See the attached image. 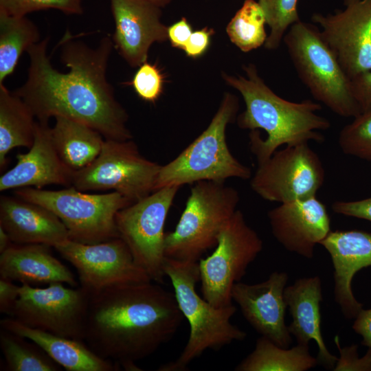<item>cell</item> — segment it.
Segmentation results:
<instances>
[{"instance_id": "obj_5", "label": "cell", "mask_w": 371, "mask_h": 371, "mask_svg": "<svg viewBox=\"0 0 371 371\" xmlns=\"http://www.w3.org/2000/svg\"><path fill=\"white\" fill-rule=\"evenodd\" d=\"M238 109V98L225 93L206 129L177 157L161 166L155 191L203 181L249 179L250 168L233 156L226 142L227 126L236 118Z\"/></svg>"}, {"instance_id": "obj_31", "label": "cell", "mask_w": 371, "mask_h": 371, "mask_svg": "<svg viewBox=\"0 0 371 371\" xmlns=\"http://www.w3.org/2000/svg\"><path fill=\"white\" fill-rule=\"evenodd\" d=\"M270 32L265 43L267 49H278L289 28L300 21L297 0H258Z\"/></svg>"}, {"instance_id": "obj_29", "label": "cell", "mask_w": 371, "mask_h": 371, "mask_svg": "<svg viewBox=\"0 0 371 371\" xmlns=\"http://www.w3.org/2000/svg\"><path fill=\"white\" fill-rule=\"evenodd\" d=\"M1 328L0 347L6 370L10 371H58L61 367L38 345Z\"/></svg>"}, {"instance_id": "obj_36", "label": "cell", "mask_w": 371, "mask_h": 371, "mask_svg": "<svg viewBox=\"0 0 371 371\" xmlns=\"http://www.w3.org/2000/svg\"><path fill=\"white\" fill-rule=\"evenodd\" d=\"M332 210L338 214L371 222V196L357 201H336Z\"/></svg>"}, {"instance_id": "obj_25", "label": "cell", "mask_w": 371, "mask_h": 371, "mask_svg": "<svg viewBox=\"0 0 371 371\" xmlns=\"http://www.w3.org/2000/svg\"><path fill=\"white\" fill-rule=\"evenodd\" d=\"M51 129L54 146L72 170L89 166L101 152L105 138L94 128L64 117H56Z\"/></svg>"}, {"instance_id": "obj_37", "label": "cell", "mask_w": 371, "mask_h": 371, "mask_svg": "<svg viewBox=\"0 0 371 371\" xmlns=\"http://www.w3.org/2000/svg\"><path fill=\"white\" fill-rule=\"evenodd\" d=\"M214 33V30L207 27L192 32L183 48L186 55L192 58L201 56L207 50Z\"/></svg>"}, {"instance_id": "obj_7", "label": "cell", "mask_w": 371, "mask_h": 371, "mask_svg": "<svg viewBox=\"0 0 371 371\" xmlns=\"http://www.w3.org/2000/svg\"><path fill=\"white\" fill-rule=\"evenodd\" d=\"M239 201L238 191L225 182L195 183L175 229L166 233V257L198 262L204 253L215 247Z\"/></svg>"}, {"instance_id": "obj_35", "label": "cell", "mask_w": 371, "mask_h": 371, "mask_svg": "<svg viewBox=\"0 0 371 371\" xmlns=\"http://www.w3.org/2000/svg\"><path fill=\"white\" fill-rule=\"evenodd\" d=\"M335 342L339 351L340 357L338 358L333 370H371V351L368 350L363 357H359L357 350L358 346L352 345L341 348L337 337L335 338Z\"/></svg>"}, {"instance_id": "obj_42", "label": "cell", "mask_w": 371, "mask_h": 371, "mask_svg": "<svg viewBox=\"0 0 371 371\" xmlns=\"http://www.w3.org/2000/svg\"><path fill=\"white\" fill-rule=\"evenodd\" d=\"M13 244L9 234L0 226V254L5 251Z\"/></svg>"}, {"instance_id": "obj_2", "label": "cell", "mask_w": 371, "mask_h": 371, "mask_svg": "<svg viewBox=\"0 0 371 371\" xmlns=\"http://www.w3.org/2000/svg\"><path fill=\"white\" fill-rule=\"evenodd\" d=\"M90 294L84 341L100 357L126 370L169 341L183 319L174 293L150 282Z\"/></svg>"}, {"instance_id": "obj_6", "label": "cell", "mask_w": 371, "mask_h": 371, "mask_svg": "<svg viewBox=\"0 0 371 371\" xmlns=\"http://www.w3.org/2000/svg\"><path fill=\"white\" fill-rule=\"evenodd\" d=\"M283 41L298 76L317 101L342 117L361 113L350 78L316 26L300 21Z\"/></svg>"}, {"instance_id": "obj_34", "label": "cell", "mask_w": 371, "mask_h": 371, "mask_svg": "<svg viewBox=\"0 0 371 371\" xmlns=\"http://www.w3.org/2000/svg\"><path fill=\"white\" fill-rule=\"evenodd\" d=\"M164 76L157 65L147 61L139 66L131 85L143 100L155 102L163 92Z\"/></svg>"}, {"instance_id": "obj_18", "label": "cell", "mask_w": 371, "mask_h": 371, "mask_svg": "<svg viewBox=\"0 0 371 371\" xmlns=\"http://www.w3.org/2000/svg\"><path fill=\"white\" fill-rule=\"evenodd\" d=\"M267 216L276 240L308 259L314 257L315 246L331 232L326 207L316 196L280 203Z\"/></svg>"}, {"instance_id": "obj_17", "label": "cell", "mask_w": 371, "mask_h": 371, "mask_svg": "<svg viewBox=\"0 0 371 371\" xmlns=\"http://www.w3.org/2000/svg\"><path fill=\"white\" fill-rule=\"evenodd\" d=\"M287 281L286 272L275 271L260 283L236 282L232 291V300L249 324L261 336L283 348H289L292 343L285 323L287 305L284 291Z\"/></svg>"}, {"instance_id": "obj_13", "label": "cell", "mask_w": 371, "mask_h": 371, "mask_svg": "<svg viewBox=\"0 0 371 371\" xmlns=\"http://www.w3.org/2000/svg\"><path fill=\"white\" fill-rule=\"evenodd\" d=\"M324 179L318 155L303 143L285 146L258 164L250 186L262 199L283 203L316 196Z\"/></svg>"}, {"instance_id": "obj_30", "label": "cell", "mask_w": 371, "mask_h": 371, "mask_svg": "<svg viewBox=\"0 0 371 371\" xmlns=\"http://www.w3.org/2000/svg\"><path fill=\"white\" fill-rule=\"evenodd\" d=\"M265 13L255 0H245L226 27L231 42L243 52H249L265 45Z\"/></svg>"}, {"instance_id": "obj_27", "label": "cell", "mask_w": 371, "mask_h": 371, "mask_svg": "<svg viewBox=\"0 0 371 371\" xmlns=\"http://www.w3.org/2000/svg\"><path fill=\"white\" fill-rule=\"evenodd\" d=\"M318 364L308 346L283 348L261 336L254 350L235 368L238 371H305Z\"/></svg>"}, {"instance_id": "obj_23", "label": "cell", "mask_w": 371, "mask_h": 371, "mask_svg": "<svg viewBox=\"0 0 371 371\" xmlns=\"http://www.w3.org/2000/svg\"><path fill=\"white\" fill-rule=\"evenodd\" d=\"M44 244L13 243L0 255V277L33 286L60 282L76 287L74 273Z\"/></svg>"}, {"instance_id": "obj_41", "label": "cell", "mask_w": 371, "mask_h": 371, "mask_svg": "<svg viewBox=\"0 0 371 371\" xmlns=\"http://www.w3.org/2000/svg\"><path fill=\"white\" fill-rule=\"evenodd\" d=\"M355 319L353 330L361 336V344L371 351V308H362Z\"/></svg>"}, {"instance_id": "obj_43", "label": "cell", "mask_w": 371, "mask_h": 371, "mask_svg": "<svg viewBox=\"0 0 371 371\" xmlns=\"http://www.w3.org/2000/svg\"><path fill=\"white\" fill-rule=\"evenodd\" d=\"M152 1L153 3L157 4V5L160 6L161 8L167 5L168 3H170L172 0H149Z\"/></svg>"}, {"instance_id": "obj_22", "label": "cell", "mask_w": 371, "mask_h": 371, "mask_svg": "<svg viewBox=\"0 0 371 371\" xmlns=\"http://www.w3.org/2000/svg\"><path fill=\"white\" fill-rule=\"evenodd\" d=\"M284 297L292 317L288 326L297 343L308 346L313 340L317 346L318 364L333 370L338 358L328 350L321 332L320 303L322 282L318 276L297 279L286 286Z\"/></svg>"}, {"instance_id": "obj_1", "label": "cell", "mask_w": 371, "mask_h": 371, "mask_svg": "<svg viewBox=\"0 0 371 371\" xmlns=\"http://www.w3.org/2000/svg\"><path fill=\"white\" fill-rule=\"evenodd\" d=\"M48 41L45 38L28 48L27 78L14 91L37 120L64 117L94 128L105 139H132L126 125L128 113L106 78L112 38L104 36L91 47L67 32L59 43L61 62L69 69L65 73L51 63Z\"/></svg>"}, {"instance_id": "obj_39", "label": "cell", "mask_w": 371, "mask_h": 371, "mask_svg": "<svg viewBox=\"0 0 371 371\" xmlns=\"http://www.w3.org/2000/svg\"><path fill=\"white\" fill-rule=\"evenodd\" d=\"M192 33L191 25L185 17L168 27V39L173 47L183 49Z\"/></svg>"}, {"instance_id": "obj_38", "label": "cell", "mask_w": 371, "mask_h": 371, "mask_svg": "<svg viewBox=\"0 0 371 371\" xmlns=\"http://www.w3.org/2000/svg\"><path fill=\"white\" fill-rule=\"evenodd\" d=\"M352 92L361 112L371 107V71L361 73L351 79Z\"/></svg>"}, {"instance_id": "obj_33", "label": "cell", "mask_w": 371, "mask_h": 371, "mask_svg": "<svg viewBox=\"0 0 371 371\" xmlns=\"http://www.w3.org/2000/svg\"><path fill=\"white\" fill-rule=\"evenodd\" d=\"M56 9L68 14L82 13V0H0V11L8 14L25 16L42 10Z\"/></svg>"}, {"instance_id": "obj_9", "label": "cell", "mask_w": 371, "mask_h": 371, "mask_svg": "<svg viewBox=\"0 0 371 371\" xmlns=\"http://www.w3.org/2000/svg\"><path fill=\"white\" fill-rule=\"evenodd\" d=\"M161 166L143 157L131 139H105L97 158L74 171L71 186L84 192L113 190L133 203L155 191Z\"/></svg>"}, {"instance_id": "obj_3", "label": "cell", "mask_w": 371, "mask_h": 371, "mask_svg": "<svg viewBox=\"0 0 371 371\" xmlns=\"http://www.w3.org/2000/svg\"><path fill=\"white\" fill-rule=\"evenodd\" d=\"M243 70L245 76L223 74V78L243 98L245 109L238 116L237 124L251 131L249 148L258 164L267 160L282 146L324 141L319 131L328 129L330 123L317 114L322 109L319 103L285 100L265 84L254 64L244 66Z\"/></svg>"}, {"instance_id": "obj_4", "label": "cell", "mask_w": 371, "mask_h": 371, "mask_svg": "<svg viewBox=\"0 0 371 371\" xmlns=\"http://www.w3.org/2000/svg\"><path fill=\"white\" fill-rule=\"evenodd\" d=\"M164 269L172 284L178 306L189 323L190 335L179 357L162 365L158 370H185L205 350H218L234 341L245 339L246 333L230 322L236 311L233 304L216 307L197 293L198 262L166 257Z\"/></svg>"}, {"instance_id": "obj_40", "label": "cell", "mask_w": 371, "mask_h": 371, "mask_svg": "<svg viewBox=\"0 0 371 371\" xmlns=\"http://www.w3.org/2000/svg\"><path fill=\"white\" fill-rule=\"evenodd\" d=\"M21 286L13 281L0 278V312L10 315L16 301L19 298Z\"/></svg>"}, {"instance_id": "obj_32", "label": "cell", "mask_w": 371, "mask_h": 371, "mask_svg": "<svg viewBox=\"0 0 371 371\" xmlns=\"http://www.w3.org/2000/svg\"><path fill=\"white\" fill-rule=\"evenodd\" d=\"M353 118L341 130L339 146L346 155L371 161V107Z\"/></svg>"}, {"instance_id": "obj_11", "label": "cell", "mask_w": 371, "mask_h": 371, "mask_svg": "<svg viewBox=\"0 0 371 371\" xmlns=\"http://www.w3.org/2000/svg\"><path fill=\"white\" fill-rule=\"evenodd\" d=\"M179 188L156 190L122 208L115 216L119 237L128 247L135 262L159 284L166 277L165 222Z\"/></svg>"}, {"instance_id": "obj_8", "label": "cell", "mask_w": 371, "mask_h": 371, "mask_svg": "<svg viewBox=\"0 0 371 371\" xmlns=\"http://www.w3.org/2000/svg\"><path fill=\"white\" fill-rule=\"evenodd\" d=\"M14 194L52 211L65 225L70 240L85 244L119 237L115 216L132 203L117 192L90 194L74 186L58 190L23 188Z\"/></svg>"}, {"instance_id": "obj_28", "label": "cell", "mask_w": 371, "mask_h": 371, "mask_svg": "<svg viewBox=\"0 0 371 371\" xmlns=\"http://www.w3.org/2000/svg\"><path fill=\"white\" fill-rule=\"evenodd\" d=\"M39 41L37 26L25 16L0 11V85L13 73L22 53Z\"/></svg>"}, {"instance_id": "obj_26", "label": "cell", "mask_w": 371, "mask_h": 371, "mask_svg": "<svg viewBox=\"0 0 371 371\" xmlns=\"http://www.w3.org/2000/svg\"><path fill=\"white\" fill-rule=\"evenodd\" d=\"M35 116L25 102L0 85V168L7 155L17 147L30 148L36 131Z\"/></svg>"}, {"instance_id": "obj_20", "label": "cell", "mask_w": 371, "mask_h": 371, "mask_svg": "<svg viewBox=\"0 0 371 371\" xmlns=\"http://www.w3.org/2000/svg\"><path fill=\"white\" fill-rule=\"evenodd\" d=\"M330 256L334 273V296L347 319L355 318L363 304L355 297L352 279L371 267V234L360 230L331 231L320 243Z\"/></svg>"}, {"instance_id": "obj_19", "label": "cell", "mask_w": 371, "mask_h": 371, "mask_svg": "<svg viewBox=\"0 0 371 371\" xmlns=\"http://www.w3.org/2000/svg\"><path fill=\"white\" fill-rule=\"evenodd\" d=\"M48 122L36 121L33 144L16 155L17 162L0 177V191L52 184L71 186L74 170L60 159L54 146Z\"/></svg>"}, {"instance_id": "obj_16", "label": "cell", "mask_w": 371, "mask_h": 371, "mask_svg": "<svg viewBox=\"0 0 371 371\" xmlns=\"http://www.w3.org/2000/svg\"><path fill=\"white\" fill-rule=\"evenodd\" d=\"M115 22L113 45L133 67L147 61L150 46L168 40L160 6L149 0H110Z\"/></svg>"}, {"instance_id": "obj_14", "label": "cell", "mask_w": 371, "mask_h": 371, "mask_svg": "<svg viewBox=\"0 0 371 371\" xmlns=\"http://www.w3.org/2000/svg\"><path fill=\"white\" fill-rule=\"evenodd\" d=\"M54 248L76 268L80 286L89 293L117 285L152 281L120 237L95 244L68 239Z\"/></svg>"}, {"instance_id": "obj_24", "label": "cell", "mask_w": 371, "mask_h": 371, "mask_svg": "<svg viewBox=\"0 0 371 371\" xmlns=\"http://www.w3.org/2000/svg\"><path fill=\"white\" fill-rule=\"evenodd\" d=\"M1 328L28 339L68 371H115L120 366L95 354L84 341L71 339L25 326L10 317Z\"/></svg>"}, {"instance_id": "obj_10", "label": "cell", "mask_w": 371, "mask_h": 371, "mask_svg": "<svg viewBox=\"0 0 371 371\" xmlns=\"http://www.w3.org/2000/svg\"><path fill=\"white\" fill-rule=\"evenodd\" d=\"M262 248V239L237 210L221 232L214 251L198 261L203 297L216 307L232 304L234 285Z\"/></svg>"}, {"instance_id": "obj_21", "label": "cell", "mask_w": 371, "mask_h": 371, "mask_svg": "<svg viewBox=\"0 0 371 371\" xmlns=\"http://www.w3.org/2000/svg\"><path fill=\"white\" fill-rule=\"evenodd\" d=\"M0 226L16 245L54 247L69 239L67 229L54 213L16 196H1Z\"/></svg>"}, {"instance_id": "obj_12", "label": "cell", "mask_w": 371, "mask_h": 371, "mask_svg": "<svg viewBox=\"0 0 371 371\" xmlns=\"http://www.w3.org/2000/svg\"><path fill=\"white\" fill-rule=\"evenodd\" d=\"M90 294L56 282L46 287L21 284L10 317L31 328L84 341Z\"/></svg>"}, {"instance_id": "obj_15", "label": "cell", "mask_w": 371, "mask_h": 371, "mask_svg": "<svg viewBox=\"0 0 371 371\" xmlns=\"http://www.w3.org/2000/svg\"><path fill=\"white\" fill-rule=\"evenodd\" d=\"M334 14L314 13L311 20L352 79L371 71V0H344Z\"/></svg>"}]
</instances>
